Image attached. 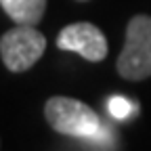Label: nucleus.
Here are the masks:
<instances>
[{
	"label": "nucleus",
	"instance_id": "nucleus-1",
	"mask_svg": "<svg viewBox=\"0 0 151 151\" xmlns=\"http://www.w3.org/2000/svg\"><path fill=\"white\" fill-rule=\"evenodd\" d=\"M116 69L122 78L139 82L151 78V17L134 15L126 25L124 48L118 55Z\"/></svg>",
	"mask_w": 151,
	"mask_h": 151
},
{
	"label": "nucleus",
	"instance_id": "nucleus-2",
	"mask_svg": "<svg viewBox=\"0 0 151 151\" xmlns=\"http://www.w3.org/2000/svg\"><path fill=\"white\" fill-rule=\"evenodd\" d=\"M44 118L55 132L65 137L94 139L101 132L97 111L71 97H50L44 105Z\"/></svg>",
	"mask_w": 151,
	"mask_h": 151
},
{
	"label": "nucleus",
	"instance_id": "nucleus-3",
	"mask_svg": "<svg viewBox=\"0 0 151 151\" xmlns=\"http://www.w3.org/2000/svg\"><path fill=\"white\" fill-rule=\"evenodd\" d=\"M46 50V38L36 25L17 23L0 38V59L13 73H23L42 59Z\"/></svg>",
	"mask_w": 151,
	"mask_h": 151
},
{
	"label": "nucleus",
	"instance_id": "nucleus-4",
	"mask_svg": "<svg viewBox=\"0 0 151 151\" xmlns=\"http://www.w3.org/2000/svg\"><path fill=\"white\" fill-rule=\"evenodd\" d=\"M57 48L78 52L80 57L92 63H99L107 57L105 34L94 23H86V21L65 25L57 36Z\"/></svg>",
	"mask_w": 151,
	"mask_h": 151
},
{
	"label": "nucleus",
	"instance_id": "nucleus-5",
	"mask_svg": "<svg viewBox=\"0 0 151 151\" xmlns=\"http://www.w3.org/2000/svg\"><path fill=\"white\" fill-rule=\"evenodd\" d=\"M0 6L15 23L38 25L44 17L46 0H0Z\"/></svg>",
	"mask_w": 151,
	"mask_h": 151
},
{
	"label": "nucleus",
	"instance_id": "nucleus-6",
	"mask_svg": "<svg viewBox=\"0 0 151 151\" xmlns=\"http://www.w3.org/2000/svg\"><path fill=\"white\" fill-rule=\"evenodd\" d=\"M107 107H109V113H111L113 118L124 120V118H128V116H130L132 103H130L128 99H124V97H111V99H109V103H107Z\"/></svg>",
	"mask_w": 151,
	"mask_h": 151
},
{
	"label": "nucleus",
	"instance_id": "nucleus-7",
	"mask_svg": "<svg viewBox=\"0 0 151 151\" xmlns=\"http://www.w3.org/2000/svg\"><path fill=\"white\" fill-rule=\"evenodd\" d=\"M78 2H88V0H78Z\"/></svg>",
	"mask_w": 151,
	"mask_h": 151
}]
</instances>
